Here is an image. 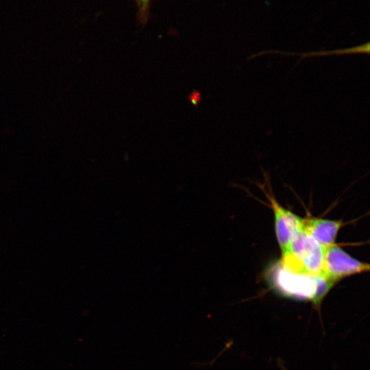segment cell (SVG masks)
<instances>
[{"label": "cell", "mask_w": 370, "mask_h": 370, "mask_svg": "<svg viewBox=\"0 0 370 370\" xmlns=\"http://www.w3.org/2000/svg\"><path fill=\"white\" fill-rule=\"evenodd\" d=\"M273 287L281 295L297 300L310 301L314 307L320 305L334 284L323 275H310L292 272L278 262L269 271Z\"/></svg>", "instance_id": "1"}, {"label": "cell", "mask_w": 370, "mask_h": 370, "mask_svg": "<svg viewBox=\"0 0 370 370\" xmlns=\"http://www.w3.org/2000/svg\"><path fill=\"white\" fill-rule=\"evenodd\" d=\"M267 197L274 214L276 238L283 253L293 234L303 228L304 219L282 207L273 196L267 195Z\"/></svg>", "instance_id": "4"}, {"label": "cell", "mask_w": 370, "mask_h": 370, "mask_svg": "<svg viewBox=\"0 0 370 370\" xmlns=\"http://www.w3.org/2000/svg\"><path fill=\"white\" fill-rule=\"evenodd\" d=\"M138 7L139 18L142 24L146 23L151 0H134Z\"/></svg>", "instance_id": "7"}, {"label": "cell", "mask_w": 370, "mask_h": 370, "mask_svg": "<svg viewBox=\"0 0 370 370\" xmlns=\"http://www.w3.org/2000/svg\"><path fill=\"white\" fill-rule=\"evenodd\" d=\"M188 99L195 106L197 107L201 99V94L198 90H193L188 95Z\"/></svg>", "instance_id": "8"}, {"label": "cell", "mask_w": 370, "mask_h": 370, "mask_svg": "<svg viewBox=\"0 0 370 370\" xmlns=\"http://www.w3.org/2000/svg\"><path fill=\"white\" fill-rule=\"evenodd\" d=\"M325 248L304 229L296 231L280 261L286 269L299 274L321 275Z\"/></svg>", "instance_id": "2"}, {"label": "cell", "mask_w": 370, "mask_h": 370, "mask_svg": "<svg viewBox=\"0 0 370 370\" xmlns=\"http://www.w3.org/2000/svg\"><path fill=\"white\" fill-rule=\"evenodd\" d=\"M369 53V43L367 42L365 45L358 46V47H354L349 49H341V50H336L333 51H326L325 53L320 52V53H306L303 54V56H324V55H329V54H345V53Z\"/></svg>", "instance_id": "6"}, {"label": "cell", "mask_w": 370, "mask_h": 370, "mask_svg": "<svg viewBox=\"0 0 370 370\" xmlns=\"http://www.w3.org/2000/svg\"><path fill=\"white\" fill-rule=\"evenodd\" d=\"M341 221L323 218L304 219L303 229L324 248L335 245Z\"/></svg>", "instance_id": "5"}, {"label": "cell", "mask_w": 370, "mask_h": 370, "mask_svg": "<svg viewBox=\"0 0 370 370\" xmlns=\"http://www.w3.org/2000/svg\"><path fill=\"white\" fill-rule=\"evenodd\" d=\"M369 270V264L352 257L340 247L325 248L321 275L334 284L343 278Z\"/></svg>", "instance_id": "3"}]
</instances>
